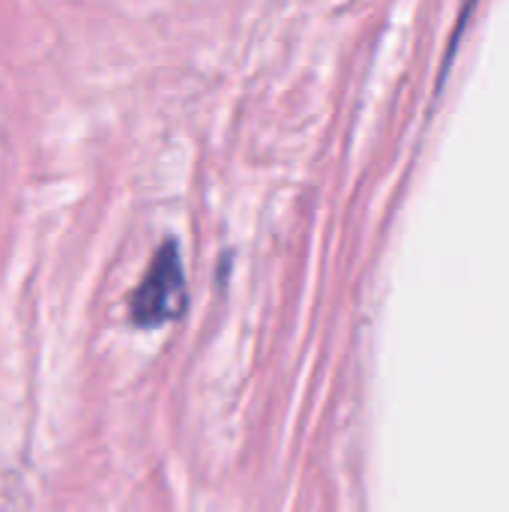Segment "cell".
<instances>
[{
    "instance_id": "1",
    "label": "cell",
    "mask_w": 509,
    "mask_h": 512,
    "mask_svg": "<svg viewBox=\"0 0 509 512\" xmlns=\"http://www.w3.org/2000/svg\"><path fill=\"white\" fill-rule=\"evenodd\" d=\"M186 306V270H183V255L177 240H165L147 273L141 276L132 300H129V312L132 321L141 327H156L165 324L168 318L180 315Z\"/></svg>"
}]
</instances>
